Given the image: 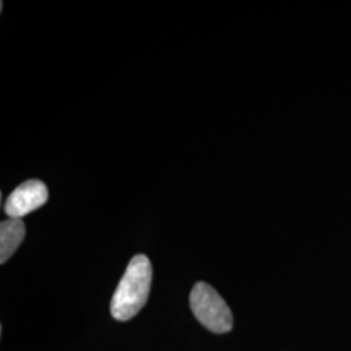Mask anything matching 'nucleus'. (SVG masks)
<instances>
[{"mask_svg": "<svg viewBox=\"0 0 351 351\" xmlns=\"http://www.w3.org/2000/svg\"><path fill=\"white\" fill-rule=\"evenodd\" d=\"M152 267L146 255H136L126 267L111 302V314L116 320L126 322L143 308L150 294Z\"/></svg>", "mask_w": 351, "mask_h": 351, "instance_id": "nucleus-1", "label": "nucleus"}, {"mask_svg": "<svg viewBox=\"0 0 351 351\" xmlns=\"http://www.w3.org/2000/svg\"><path fill=\"white\" fill-rule=\"evenodd\" d=\"M190 307L195 317L213 333H226L233 326V315L226 302L206 282L194 285L190 293Z\"/></svg>", "mask_w": 351, "mask_h": 351, "instance_id": "nucleus-2", "label": "nucleus"}, {"mask_svg": "<svg viewBox=\"0 0 351 351\" xmlns=\"http://www.w3.org/2000/svg\"><path fill=\"white\" fill-rule=\"evenodd\" d=\"M49 199L47 186L39 180H29L14 189L5 201L4 211L10 219H23Z\"/></svg>", "mask_w": 351, "mask_h": 351, "instance_id": "nucleus-3", "label": "nucleus"}, {"mask_svg": "<svg viewBox=\"0 0 351 351\" xmlns=\"http://www.w3.org/2000/svg\"><path fill=\"white\" fill-rule=\"evenodd\" d=\"M25 224L21 219H8L0 224V263L4 264L25 239Z\"/></svg>", "mask_w": 351, "mask_h": 351, "instance_id": "nucleus-4", "label": "nucleus"}]
</instances>
